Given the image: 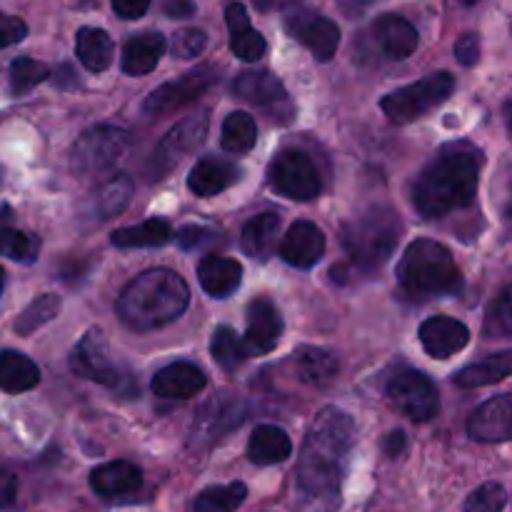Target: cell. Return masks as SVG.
Listing matches in <instances>:
<instances>
[{"label":"cell","mask_w":512,"mask_h":512,"mask_svg":"<svg viewBox=\"0 0 512 512\" xmlns=\"http://www.w3.org/2000/svg\"><path fill=\"white\" fill-rule=\"evenodd\" d=\"M353 440V418L338 408H325L310 425L298 463V488L310 512H330V500L338 498Z\"/></svg>","instance_id":"6da1fadb"},{"label":"cell","mask_w":512,"mask_h":512,"mask_svg":"<svg viewBox=\"0 0 512 512\" xmlns=\"http://www.w3.org/2000/svg\"><path fill=\"white\" fill-rule=\"evenodd\" d=\"M480 158L470 150H448L423 170L413 185V203L423 218H443L468 208L478 193Z\"/></svg>","instance_id":"7a4b0ae2"},{"label":"cell","mask_w":512,"mask_h":512,"mask_svg":"<svg viewBox=\"0 0 512 512\" xmlns=\"http://www.w3.org/2000/svg\"><path fill=\"white\" fill-rule=\"evenodd\" d=\"M190 303V288L178 273L155 268L138 275L118 298V313L135 330H155L173 323Z\"/></svg>","instance_id":"3957f363"},{"label":"cell","mask_w":512,"mask_h":512,"mask_svg":"<svg viewBox=\"0 0 512 512\" xmlns=\"http://www.w3.org/2000/svg\"><path fill=\"white\" fill-rule=\"evenodd\" d=\"M398 280L405 293L415 298L455 295L463 288V275L453 253L430 238H418L408 245L398 263Z\"/></svg>","instance_id":"277c9868"},{"label":"cell","mask_w":512,"mask_h":512,"mask_svg":"<svg viewBox=\"0 0 512 512\" xmlns=\"http://www.w3.org/2000/svg\"><path fill=\"white\" fill-rule=\"evenodd\" d=\"M400 240V220L395 210L373 208L345 225L343 245L360 268H380L393 255Z\"/></svg>","instance_id":"5b68a950"},{"label":"cell","mask_w":512,"mask_h":512,"mask_svg":"<svg viewBox=\"0 0 512 512\" xmlns=\"http://www.w3.org/2000/svg\"><path fill=\"white\" fill-rule=\"evenodd\" d=\"M455 88V78L445 70L433 75H425L418 83L408 85V88H400L395 93H388L380 100V108L383 113L393 120L395 125H405L418 120L420 115L428 113L435 105L445 103L450 98Z\"/></svg>","instance_id":"8992f818"},{"label":"cell","mask_w":512,"mask_h":512,"mask_svg":"<svg viewBox=\"0 0 512 512\" xmlns=\"http://www.w3.org/2000/svg\"><path fill=\"white\" fill-rule=\"evenodd\" d=\"M128 145V130L118 125H93L75 140L70 160L80 175H98L113 168L125 155Z\"/></svg>","instance_id":"52a82bcc"},{"label":"cell","mask_w":512,"mask_h":512,"mask_svg":"<svg viewBox=\"0 0 512 512\" xmlns=\"http://www.w3.org/2000/svg\"><path fill=\"white\" fill-rule=\"evenodd\" d=\"M285 25L290 35L300 40L320 63L330 60L340 45V28L330 18L313 13L305 8L303 0H288L285 3Z\"/></svg>","instance_id":"ba28073f"},{"label":"cell","mask_w":512,"mask_h":512,"mask_svg":"<svg viewBox=\"0 0 512 512\" xmlns=\"http://www.w3.org/2000/svg\"><path fill=\"white\" fill-rule=\"evenodd\" d=\"M388 395L395 408L413 423H428L438 415V388L418 370H403L388 385Z\"/></svg>","instance_id":"9c48e42d"},{"label":"cell","mask_w":512,"mask_h":512,"mask_svg":"<svg viewBox=\"0 0 512 512\" xmlns=\"http://www.w3.org/2000/svg\"><path fill=\"white\" fill-rule=\"evenodd\" d=\"M270 185L290 200H313L320 193V175L300 150H285L270 163Z\"/></svg>","instance_id":"30bf717a"},{"label":"cell","mask_w":512,"mask_h":512,"mask_svg":"<svg viewBox=\"0 0 512 512\" xmlns=\"http://www.w3.org/2000/svg\"><path fill=\"white\" fill-rule=\"evenodd\" d=\"M215 80H218V70H215L213 65H200V68L185 73L183 78L170 80V83H163L160 88H155L153 93L145 98V113L160 115L168 113V110L183 108V105L200 98Z\"/></svg>","instance_id":"8fae6325"},{"label":"cell","mask_w":512,"mask_h":512,"mask_svg":"<svg viewBox=\"0 0 512 512\" xmlns=\"http://www.w3.org/2000/svg\"><path fill=\"white\" fill-rule=\"evenodd\" d=\"M70 370L98 385L118 383V370H115L113 358H110V345L105 340L103 330L93 328L80 338V343L70 353Z\"/></svg>","instance_id":"7c38bea8"},{"label":"cell","mask_w":512,"mask_h":512,"mask_svg":"<svg viewBox=\"0 0 512 512\" xmlns=\"http://www.w3.org/2000/svg\"><path fill=\"white\" fill-rule=\"evenodd\" d=\"M208 135V113L190 115V118L180 120L163 140H160L158 150L153 153V178H163L185 153L198 148Z\"/></svg>","instance_id":"4fadbf2b"},{"label":"cell","mask_w":512,"mask_h":512,"mask_svg":"<svg viewBox=\"0 0 512 512\" xmlns=\"http://www.w3.org/2000/svg\"><path fill=\"white\" fill-rule=\"evenodd\" d=\"M233 93L238 98L248 100V103L258 105V108L268 110L270 118L273 115L290 113V100L283 83L273 73H268V70H248V73H240L233 83Z\"/></svg>","instance_id":"5bb4252c"},{"label":"cell","mask_w":512,"mask_h":512,"mask_svg":"<svg viewBox=\"0 0 512 512\" xmlns=\"http://www.w3.org/2000/svg\"><path fill=\"white\" fill-rule=\"evenodd\" d=\"M325 253V235L323 230L315 223L308 220H298V223L290 225V230L285 233L283 243H280V255L288 265L300 270H308L313 265L320 263Z\"/></svg>","instance_id":"9a60e30c"},{"label":"cell","mask_w":512,"mask_h":512,"mask_svg":"<svg viewBox=\"0 0 512 512\" xmlns=\"http://www.w3.org/2000/svg\"><path fill=\"white\" fill-rule=\"evenodd\" d=\"M420 343H423L425 353L445 360L468 348L470 330L460 320L448 318V315H433L420 325Z\"/></svg>","instance_id":"2e32d148"},{"label":"cell","mask_w":512,"mask_h":512,"mask_svg":"<svg viewBox=\"0 0 512 512\" xmlns=\"http://www.w3.org/2000/svg\"><path fill=\"white\" fill-rule=\"evenodd\" d=\"M470 438L478 443H505L512 435V398L498 395L480 405L468 423Z\"/></svg>","instance_id":"e0dca14e"},{"label":"cell","mask_w":512,"mask_h":512,"mask_svg":"<svg viewBox=\"0 0 512 512\" xmlns=\"http://www.w3.org/2000/svg\"><path fill=\"white\" fill-rule=\"evenodd\" d=\"M283 335V318L273 300L258 298L248 308V333H245V345L250 355H265L275 350Z\"/></svg>","instance_id":"ac0fdd59"},{"label":"cell","mask_w":512,"mask_h":512,"mask_svg":"<svg viewBox=\"0 0 512 512\" xmlns=\"http://www.w3.org/2000/svg\"><path fill=\"white\" fill-rule=\"evenodd\" d=\"M140 485H143V473H140L138 465L128 463V460L105 463L90 473V488L100 498H125V495L138 493Z\"/></svg>","instance_id":"d6986e66"},{"label":"cell","mask_w":512,"mask_h":512,"mask_svg":"<svg viewBox=\"0 0 512 512\" xmlns=\"http://www.w3.org/2000/svg\"><path fill=\"white\" fill-rule=\"evenodd\" d=\"M208 385L203 370L190 363H173L153 378V393L170 400H188Z\"/></svg>","instance_id":"ffe728a7"},{"label":"cell","mask_w":512,"mask_h":512,"mask_svg":"<svg viewBox=\"0 0 512 512\" xmlns=\"http://www.w3.org/2000/svg\"><path fill=\"white\" fill-rule=\"evenodd\" d=\"M240 178V168L223 158H203L193 165L188 178V188L200 198H210L228 190Z\"/></svg>","instance_id":"44dd1931"},{"label":"cell","mask_w":512,"mask_h":512,"mask_svg":"<svg viewBox=\"0 0 512 512\" xmlns=\"http://www.w3.org/2000/svg\"><path fill=\"white\" fill-rule=\"evenodd\" d=\"M225 23L230 28V48L245 63H253V60H260L268 50V43H265L263 35L255 28H250L248 13L240 3H228L225 8Z\"/></svg>","instance_id":"7402d4cb"},{"label":"cell","mask_w":512,"mask_h":512,"mask_svg":"<svg viewBox=\"0 0 512 512\" xmlns=\"http://www.w3.org/2000/svg\"><path fill=\"white\" fill-rule=\"evenodd\" d=\"M200 285L213 298H228L240 288L243 268L238 260L223 258V255H205L198 265Z\"/></svg>","instance_id":"603a6c76"},{"label":"cell","mask_w":512,"mask_h":512,"mask_svg":"<svg viewBox=\"0 0 512 512\" xmlns=\"http://www.w3.org/2000/svg\"><path fill=\"white\" fill-rule=\"evenodd\" d=\"M373 35L388 58L405 60L418 48V30L400 15H383L375 20Z\"/></svg>","instance_id":"cb8c5ba5"},{"label":"cell","mask_w":512,"mask_h":512,"mask_svg":"<svg viewBox=\"0 0 512 512\" xmlns=\"http://www.w3.org/2000/svg\"><path fill=\"white\" fill-rule=\"evenodd\" d=\"M165 53V38L155 30L133 35L123 48V70L128 75H148L158 68Z\"/></svg>","instance_id":"d4e9b609"},{"label":"cell","mask_w":512,"mask_h":512,"mask_svg":"<svg viewBox=\"0 0 512 512\" xmlns=\"http://www.w3.org/2000/svg\"><path fill=\"white\" fill-rule=\"evenodd\" d=\"M293 455V443L285 430L275 425H258L248 440V460L255 465H278Z\"/></svg>","instance_id":"484cf974"},{"label":"cell","mask_w":512,"mask_h":512,"mask_svg":"<svg viewBox=\"0 0 512 512\" xmlns=\"http://www.w3.org/2000/svg\"><path fill=\"white\" fill-rule=\"evenodd\" d=\"M40 383V370L38 365L23 353L15 350H3L0 353V390L10 395L28 393L35 385Z\"/></svg>","instance_id":"4316f807"},{"label":"cell","mask_w":512,"mask_h":512,"mask_svg":"<svg viewBox=\"0 0 512 512\" xmlns=\"http://www.w3.org/2000/svg\"><path fill=\"white\" fill-rule=\"evenodd\" d=\"M110 240L118 248H160V245L173 240V228H170L168 220L153 218L143 220L138 225H130V228L115 230Z\"/></svg>","instance_id":"83f0119b"},{"label":"cell","mask_w":512,"mask_h":512,"mask_svg":"<svg viewBox=\"0 0 512 512\" xmlns=\"http://www.w3.org/2000/svg\"><path fill=\"white\" fill-rule=\"evenodd\" d=\"M80 63L93 73H103L113 63V38L100 28H80L75 38Z\"/></svg>","instance_id":"f1b7e54d"},{"label":"cell","mask_w":512,"mask_h":512,"mask_svg":"<svg viewBox=\"0 0 512 512\" xmlns=\"http://www.w3.org/2000/svg\"><path fill=\"white\" fill-rule=\"evenodd\" d=\"M512 370V353L510 350H503V353L488 355L480 363L470 365V368L460 370L455 375V383L460 388H483V385H493V383H503L508 380Z\"/></svg>","instance_id":"f546056e"},{"label":"cell","mask_w":512,"mask_h":512,"mask_svg":"<svg viewBox=\"0 0 512 512\" xmlns=\"http://www.w3.org/2000/svg\"><path fill=\"white\" fill-rule=\"evenodd\" d=\"M278 230L280 218L275 213L255 215V218L243 228V238H240L245 255L258 260L268 258L275 248V240H278Z\"/></svg>","instance_id":"4dcf8cb0"},{"label":"cell","mask_w":512,"mask_h":512,"mask_svg":"<svg viewBox=\"0 0 512 512\" xmlns=\"http://www.w3.org/2000/svg\"><path fill=\"white\" fill-rule=\"evenodd\" d=\"M295 370H298L300 380L315 385V388H323L338 375V360L323 348H300L295 353Z\"/></svg>","instance_id":"1f68e13d"},{"label":"cell","mask_w":512,"mask_h":512,"mask_svg":"<svg viewBox=\"0 0 512 512\" xmlns=\"http://www.w3.org/2000/svg\"><path fill=\"white\" fill-rule=\"evenodd\" d=\"M210 353H213L215 363H218L225 373H235V370L243 368L250 358L245 338H240L233 328H225V325H220V328L215 330L213 340H210Z\"/></svg>","instance_id":"d6a6232c"},{"label":"cell","mask_w":512,"mask_h":512,"mask_svg":"<svg viewBox=\"0 0 512 512\" xmlns=\"http://www.w3.org/2000/svg\"><path fill=\"white\" fill-rule=\"evenodd\" d=\"M255 140H258V125H255L253 115L238 110V113H230L228 118H225L220 143H223V148L228 150V153H248L255 145Z\"/></svg>","instance_id":"836d02e7"},{"label":"cell","mask_w":512,"mask_h":512,"mask_svg":"<svg viewBox=\"0 0 512 512\" xmlns=\"http://www.w3.org/2000/svg\"><path fill=\"white\" fill-rule=\"evenodd\" d=\"M245 498H248L245 483L213 485L195 498L193 512H235L245 503Z\"/></svg>","instance_id":"e575fe53"},{"label":"cell","mask_w":512,"mask_h":512,"mask_svg":"<svg viewBox=\"0 0 512 512\" xmlns=\"http://www.w3.org/2000/svg\"><path fill=\"white\" fill-rule=\"evenodd\" d=\"M58 313H60V295L43 293L18 315L13 328L18 335H30L38 328H43L45 323H50Z\"/></svg>","instance_id":"d590c367"},{"label":"cell","mask_w":512,"mask_h":512,"mask_svg":"<svg viewBox=\"0 0 512 512\" xmlns=\"http://www.w3.org/2000/svg\"><path fill=\"white\" fill-rule=\"evenodd\" d=\"M130 198H133V180L128 175H118V178L108 180L98 190V200H95L100 218H115L118 213H123L128 208Z\"/></svg>","instance_id":"8d00e7d4"},{"label":"cell","mask_w":512,"mask_h":512,"mask_svg":"<svg viewBox=\"0 0 512 512\" xmlns=\"http://www.w3.org/2000/svg\"><path fill=\"white\" fill-rule=\"evenodd\" d=\"M48 78L50 68L45 63H40V60L18 58L10 65V90H13V95H18V98Z\"/></svg>","instance_id":"74e56055"},{"label":"cell","mask_w":512,"mask_h":512,"mask_svg":"<svg viewBox=\"0 0 512 512\" xmlns=\"http://www.w3.org/2000/svg\"><path fill=\"white\" fill-rule=\"evenodd\" d=\"M508 505V490L500 483H485L468 495L465 512H503Z\"/></svg>","instance_id":"f35d334b"},{"label":"cell","mask_w":512,"mask_h":512,"mask_svg":"<svg viewBox=\"0 0 512 512\" xmlns=\"http://www.w3.org/2000/svg\"><path fill=\"white\" fill-rule=\"evenodd\" d=\"M510 330H512L510 288H505L503 293H500V298L493 303V308L488 310V318H485V335H493V338H508Z\"/></svg>","instance_id":"ab89813d"},{"label":"cell","mask_w":512,"mask_h":512,"mask_svg":"<svg viewBox=\"0 0 512 512\" xmlns=\"http://www.w3.org/2000/svg\"><path fill=\"white\" fill-rule=\"evenodd\" d=\"M0 255L10 260H30L35 258V243L20 230L0 228Z\"/></svg>","instance_id":"60d3db41"},{"label":"cell","mask_w":512,"mask_h":512,"mask_svg":"<svg viewBox=\"0 0 512 512\" xmlns=\"http://www.w3.org/2000/svg\"><path fill=\"white\" fill-rule=\"evenodd\" d=\"M208 45V35L198 28H183L173 35V43H170V50H173L175 58L188 60L200 55Z\"/></svg>","instance_id":"b9f144b4"},{"label":"cell","mask_w":512,"mask_h":512,"mask_svg":"<svg viewBox=\"0 0 512 512\" xmlns=\"http://www.w3.org/2000/svg\"><path fill=\"white\" fill-rule=\"evenodd\" d=\"M25 35H28V25L23 20L0 13V50L20 43V40H25Z\"/></svg>","instance_id":"7bdbcfd3"},{"label":"cell","mask_w":512,"mask_h":512,"mask_svg":"<svg viewBox=\"0 0 512 512\" xmlns=\"http://www.w3.org/2000/svg\"><path fill=\"white\" fill-rule=\"evenodd\" d=\"M455 58L460 60V65H475L480 58V38L475 33L460 35L458 43H455Z\"/></svg>","instance_id":"ee69618b"},{"label":"cell","mask_w":512,"mask_h":512,"mask_svg":"<svg viewBox=\"0 0 512 512\" xmlns=\"http://www.w3.org/2000/svg\"><path fill=\"white\" fill-rule=\"evenodd\" d=\"M213 230L210 228H198V225H188L178 233V243L183 250H195L200 248L203 243H210L213 240Z\"/></svg>","instance_id":"f6af8a7d"},{"label":"cell","mask_w":512,"mask_h":512,"mask_svg":"<svg viewBox=\"0 0 512 512\" xmlns=\"http://www.w3.org/2000/svg\"><path fill=\"white\" fill-rule=\"evenodd\" d=\"M113 10L125 20H138L148 13L150 0H110Z\"/></svg>","instance_id":"bcb514c9"},{"label":"cell","mask_w":512,"mask_h":512,"mask_svg":"<svg viewBox=\"0 0 512 512\" xmlns=\"http://www.w3.org/2000/svg\"><path fill=\"white\" fill-rule=\"evenodd\" d=\"M15 493H18L15 475L0 468V508H8V505L15 500Z\"/></svg>","instance_id":"7dc6e473"},{"label":"cell","mask_w":512,"mask_h":512,"mask_svg":"<svg viewBox=\"0 0 512 512\" xmlns=\"http://www.w3.org/2000/svg\"><path fill=\"white\" fill-rule=\"evenodd\" d=\"M165 13L170 18H190L195 13L193 0H165Z\"/></svg>","instance_id":"c3c4849f"},{"label":"cell","mask_w":512,"mask_h":512,"mask_svg":"<svg viewBox=\"0 0 512 512\" xmlns=\"http://www.w3.org/2000/svg\"><path fill=\"white\" fill-rule=\"evenodd\" d=\"M383 448H385V453L393 455V458H395V455H400L405 448H408V438H405V433H400V430H395V433L385 435Z\"/></svg>","instance_id":"681fc988"},{"label":"cell","mask_w":512,"mask_h":512,"mask_svg":"<svg viewBox=\"0 0 512 512\" xmlns=\"http://www.w3.org/2000/svg\"><path fill=\"white\" fill-rule=\"evenodd\" d=\"M253 5H255V8L263 10V13H265V10L273 8V0H253Z\"/></svg>","instance_id":"f907efd6"},{"label":"cell","mask_w":512,"mask_h":512,"mask_svg":"<svg viewBox=\"0 0 512 512\" xmlns=\"http://www.w3.org/2000/svg\"><path fill=\"white\" fill-rule=\"evenodd\" d=\"M3 288H5V270L0 268V293H3Z\"/></svg>","instance_id":"816d5d0a"},{"label":"cell","mask_w":512,"mask_h":512,"mask_svg":"<svg viewBox=\"0 0 512 512\" xmlns=\"http://www.w3.org/2000/svg\"><path fill=\"white\" fill-rule=\"evenodd\" d=\"M460 3H463V5H475V3H480V0H460Z\"/></svg>","instance_id":"f5cc1de1"}]
</instances>
